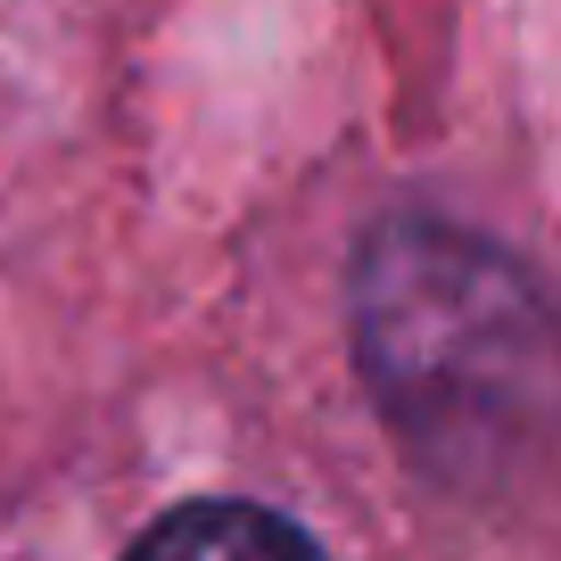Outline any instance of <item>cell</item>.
Listing matches in <instances>:
<instances>
[{
  "instance_id": "6da1fadb",
  "label": "cell",
  "mask_w": 561,
  "mask_h": 561,
  "mask_svg": "<svg viewBox=\"0 0 561 561\" xmlns=\"http://www.w3.org/2000/svg\"><path fill=\"white\" fill-rule=\"evenodd\" d=\"M355 364L421 471L504 488L561 455V298L495 240L388 215L355 256Z\"/></svg>"
},
{
  "instance_id": "7a4b0ae2",
  "label": "cell",
  "mask_w": 561,
  "mask_h": 561,
  "mask_svg": "<svg viewBox=\"0 0 561 561\" xmlns=\"http://www.w3.org/2000/svg\"><path fill=\"white\" fill-rule=\"evenodd\" d=\"M124 561H322V553H314V537H306L298 520H280V512H264V504H224V495H215V504L165 512Z\"/></svg>"
}]
</instances>
